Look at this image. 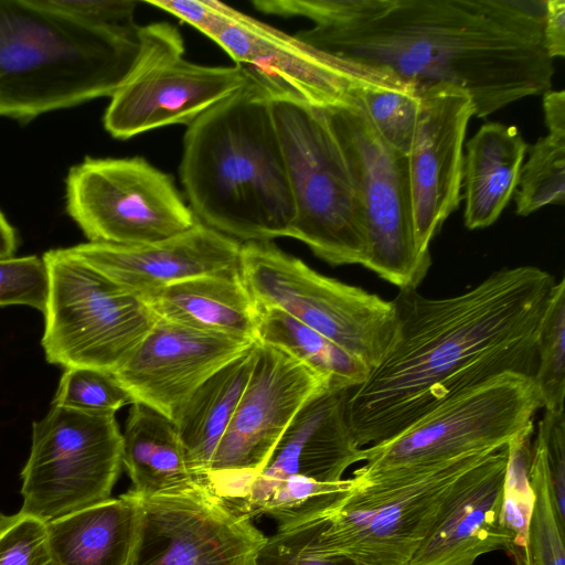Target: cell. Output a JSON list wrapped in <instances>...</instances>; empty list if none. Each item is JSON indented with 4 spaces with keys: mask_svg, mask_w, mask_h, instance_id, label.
I'll list each match as a JSON object with an SVG mask.
<instances>
[{
    "mask_svg": "<svg viewBox=\"0 0 565 565\" xmlns=\"http://www.w3.org/2000/svg\"><path fill=\"white\" fill-rule=\"evenodd\" d=\"M266 14L302 17L295 36L351 66L422 88L450 84L484 118L552 89L543 47L545 0H254Z\"/></svg>",
    "mask_w": 565,
    "mask_h": 565,
    "instance_id": "cell-1",
    "label": "cell"
},
{
    "mask_svg": "<svg viewBox=\"0 0 565 565\" xmlns=\"http://www.w3.org/2000/svg\"><path fill=\"white\" fill-rule=\"evenodd\" d=\"M555 282L526 265L499 269L452 297L399 290L393 339L349 392L355 444L390 440L454 395L502 373L534 376L536 333Z\"/></svg>",
    "mask_w": 565,
    "mask_h": 565,
    "instance_id": "cell-2",
    "label": "cell"
},
{
    "mask_svg": "<svg viewBox=\"0 0 565 565\" xmlns=\"http://www.w3.org/2000/svg\"><path fill=\"white\" fill-rule=\"evenodd\" d=\"M180 174L201 223L243 243L290 236L295 206L270 94L253 77L188 125Z\"/></svg>",
    "mask_w": 565,
    "mask_h": 565,
    "instance_id": "cell-3",
    "label": "cell"
},
{
    "mask_svg": "<svg viewBox=\"0 0 565 565\" xmlns=\"http://www.w3.org/2000/svg\"><path fill=\"white\" fill-rule=\"evenodd\" d=\"M140 29L96 23L47 0H0V117L29 121L111 97L138 60Z\"/></svg>",
    "mask_w": 565,
    "mask_h": 565,
    "instance_id": "cell-4",
    "label": "cell"
},
{
    "mask_svg": "<svg viewBox=\"0 0 565 565\" xmlns=\"http://www.w3.org/2000/svg\"><path fill=\"white\" fill-rule=\"evenodd\" d=\"M542 401L532 375L507 372L454 395L395 437L365 447L356 483L424 473L533 430Z\"/></svg>",
    "mask_w": 565,
    "mask_h": 565,
    "instance_id": "cell-5",
    "label": "cell"
},
{
    "mask_svg": "<svg viewBox=\"0 0 565 565\" xmlns=\"http://www.w3.org/2000/svg\"><path fill=\"white\" fill-rule=\"evenodd\" d=\"M295 206L290 236L332 266L362 265V205L319 108L270 95Z\"/></svg>",
    "mask_w": 565,
    "mask_h": 565,
    "instance_id": "cell-6",
    "label": "cell"
},
{
    "mask_svg": "<svg viewBox=\"0 0 565 565\" xmlns=\"http://www.w3.org/2000/svg\"><path fill=\"white\" fill-rule=\"evenodd\" d=\"M359 90L319 109L362 205L366 232L362 266L399 290L417 289L431 258L422 256L415 245L408 159L379 135Z\"/></svg>",
    "mask_w": 565,
    "mask_h": 565,
    "instance_id": "cell-7",
    "label": "cell"
},
{
    "mask_svg": "<svg viewBox=\"0 0 565 565\" xmlns=\"http://www.w3.org/2000/svg\"><path fill=\"white\" fill-rule=\"evenodd\" d=\"M49 297L42 348L51 364L115 373L150 332L158 316L148 303L76 257L44 253Z\"/></svg>",
    "mask_w": 565,
    "mask_h": 565,
    "instance_id": "cell-8",
    "label": "cell"
},
{
    "mask_svg": "<svg viewBox=\"0 0 565 565\" xmlns=\"http://www.w3.org/2000/svg\"><path fill=\"white\" fill-rule=\"evenodd\" d=\"M493 450L456 458L409 481L354 484L318 518L315 548L360 565H407L465 475Z\"/></svg>",
    "mask_w": 565,
    "mask_h": 565,
    "instance_id": "cell-9",
    "label": "cell"
},
{
    "mask_svg": "<svg viewBox=\"0 0 565 565\" xmlns=\"http://www.w3.org/2000/svg\"><path fill=\"white\" fill-rule=\"evenodd\" d=\"M239 271L258 307L281 309L370 371L393 339L397 320L393 300L324 276L270 241L242 243Z\"/></svg>",
    "mask_w": 565,
    "mask_h": 565,
    "instance_id": "cell-10",
    "label": "cell"
},
{
    "mask_svg": "<svg viewBox=\"0 0 565 565\" xmlns=\"http://www.w3.org/2000/svg\"><path fill=\"white\" fill-rule=\"evenodd\" d=\"M122 468L115 415L52 405L32 424L21 512L45 523L110 498Z\"/></svg>",
    "mask_w": 565,
    "mask_h": 565,
    "instance_id": "cell-11",
    "label": "cell"
},
{
    "mask_svg": "<svg viewBox=\"0 0 565 565\" xmlns=\"http://www.w3.org/2000/svg\"><path fill=\"white\" fill-rule=\"evenodd\" d=\"M66 211L89 242L122 246L164 241L198 222L170 175L140 157L72 167Z\"/></svg>",
    "mask_w": 565,
    "mask_h": 565,
    "instance_id": "cell-12",
    "label": "cell"
},
{
    "mask_svg": "<svg viewBox=\"0 0 565 565\" xmlns=\"http://www.w3.org/2000/svg\"><path fill=\"white\" fill-rule=\"evenodd\" d=\"M138 60L111 95L104 115L105 129L128 139L159 127L190 125L252 79L237 65L206 66L183 57V39L168 22L140 29Z\"/></svg>",
    "mask_w": 565,
    "mask_h": 565,
    "instance_id": "cell-13",
    "label": "cell"
},
{
    "mask_svg": "<svg viewBox=\"0 0 565 565\" xmlns=\"http://www.w3.org/2000/svg\"><path fill=\"white\" fill-rule=\"evenodd\" d=\"M327 390L332 388L321 374L281 349L258 342L248 383L215 451L207 488L227 504L238 499L299 411Z\"/></svg>",
    "mask_w": 565,
    "mask_h": 565,
    "instance_id": "cell-14",
    "label": "cell"
},
{
    "mask_svg": "<svg viewBox=\"0 0 565 565\" xmlns=\"http://www.w3.org/2000/svg\"><path fill=\"white\" fill-rule=\"evenodd\" d=\"M137 498L127 565H255L266 536L209 488Z\"/></svg>",
    "mask_w": 565,
    "mask_h": 565,
    "instance_id": "cell-15",
    "label": "cell"
},
{
    "mask_svg": "<svg viewBox=\"0 0 565 565\" xmlns=\"http://www.w3.org/2000/svg\"><path fill=\"white\" fill-rule=\"evenodd\" d=\"M213 41L270 95L316 108L339 104L364 87H411L324 55L233 8Z\"/></svg>",
    "mask_w": 565,
    "mask_h": 565,
    "instance_id": "cell-16",
    "label": "cell"
},
{
    "mask_svg": "<svg viewBox=\"0 0 565 565\" xmlns=\"http://www.w3.org/2000/svg\"><path fill=\"white\" fill-rule=\"evenodd\" d=\"M417 94L408 173L415 245L422 256L430 257V242L462 200L463 141L475 107L468 93L450 84Z\"/></svg>",
    "mask_w": 565,
    "mask_h": 565,
    "instance_id": "cell-17",
    "label": "cell"
},
{
    "mask_svg": "<svg viewBox=\"0 0 565 565\" xmlns=\"http://www.w3.org/2000/svg\"><path fill=\"white\" fill-rule=\"evenodd\" d=\"M348 390H327L307 403L292 419L244 493L230 507L252 520L264 500L288 478L333 483L345 470L365 460L348 417Z\"/></svg>",
    "mask_w": 565,
    "mask_h": 565,
    "instance_id": "cell-18",
    "label": "cell"
},
{
    "mask_svg": "<svg viewBox=\"0 0 565 565\" xmlns=\"http://www.w3.org/2000/svg\"><path fill=\"white\" fill-rule=\"evenodd\" d=\"M253 342L202 332L159 318L114 375L134 403L173 420L203 382Z\"/></svg>",
    "mask_w": 565,
    "mask_h": 565,
    "instance_id": "cell-19",
    "label": "cell"
},
{
    "mask_svg": "<svg viewBox=\"0 0 565 565\" xmlns=\"http://www.w3.org/2000/svg\"><path fill=\"white\" fill-rule=\"evenodd\" d=\"M242 244L198 221L188 231L152 244L83 243L70 252L143 298L200 276L239 269Z\"/></svg>",
    "mask_w": 565,
    "mask_h": 565,
    "instance_id": "cell-20",
    "label": "cell"
},
{
    "mask_svg": "<svg viewBox=\"0 0 565 565\" xmlns=\"http://www.w3.org/2000/svg\"><path fill=\"white\" fill-rule=\"evenodd\" d=\"M509 445L471 468L407 565H473L483 554L503 550L500 522Z\"/></svg>",
    "mask_w": 565,
    "mask_h": 565,
    "instance_id": "cell-21",
    "label": "cell"
},
{
    "mask_svg": "<svg viewBox=\"0 0 565 565\" xmlns=\"http://www.w3.org/2000/svg\"><path fill=\"white\" fill-rule=\"evenodd\" d=\"M142 299L160 319L206 333L256 341L258 307L239 269L180 281Z\"/></svg>",
    "mask_w": 565,
    "mask_h": 565,
    "instance_id": "cell-22",
    "label": "cell"
},
{
    "mask_svg": "<svg viewBox=\"0 0 565 565\" xmlns=\"http://www.w3.org/2000/svg\"><path fill=\"white\" fill-rule=\"evenodd\" d=\"M529 145L514 126L483 124L466 143L461 195L469 230L493 224L512 199Z\"/></svg>",
    "mask_w": 565,
    "mask_h": 565,
    "instance_id": "cell-23",
    "label": "cell"
},
{
    "mask_svg": "<svg viewBox=\"0 0 565 565\" xmlns=\"http://www.w3.org/2000/svg\"><path fill=\"white\" fill-rule=\"evenodd\" d=\"M257 349L254 341L203 382L172 420L192 472L206 488L215 451L248 383Z\"/></svg>",
    "mask_w": 565,
    "mask_h": 565,
    "instance_id": "cell-24",
    "label": "cell"
},
{
    "mask_svg": "<svg viewBox=\"0 0 565 565\" xmlns=\"http://www.w3.org/2000/svg\"><path fill=\"white\" fill-rule=\"evenodd\" d=\"M139 518V501L128 490L45 523L60 565H127Z\"/></svg>",
    "mask_w": 565,
    "mask_h": 565,
    "instance_id": "cell-25",
    "label": "cell"
},
{
    "mask_svg": "<svg viewBox=\"0 0 565 565\" xmlns=\"http://www.w3.org/2000/svg\"><path fill=\"white\" fill-rule=\"evenodd\" d=\"M121 435L122 467L136 495L172 494L200 484L170 418L134 403Z\"/></svg>",
    "mask_w": 565,
    "mask_h": 565,
    "instance_id": "cell-26",
    "label": "cell"
},
{
    "mask_svg": "<svg viewBox=\"0 0 565 565\" xmlns=\"http://www.w3.org/2000/svg\"><path fill=\"white\" fill-rule=\"evenodd\" d=\"M256 341L298 359L326 377L332 390L350 391L371 372L358 358L279 308L258 307Z\"/></svg>",
    "mask_w": 565,
    "mask_h": 565,
    "instance_id": "cell-27",
    "label": "cell"
},
{
    "mask_svg": "<svg viewBox=\"0 0 565 565\" xmlns=\"http://www.w3.org/2000/svg\"><path fill=\"white\" fill-rule=\"evenodd\" d=\"M546 127L548 134L527 147L529 158L513 194L515 212L521 216L565 200V126Z\"/></svg>",
    "mask_w": 565,
    "mask_h": 565,
    "instance_id": "cell-28",
    "label": "cell"
},
{
    "mask_svg": "<svg viewBox=\"0 0 565 565\" xmlns=\"http://www.w3.org/2000/svg\"><path fill=\"white\" fill-rule=\"evenodd\" d=\"M526 433L509 444V460L500 522L507 537L504 551L514 565H533L529 543L534 493L529 477L530 437Z\"/></svg>",
    "mask_w": 565,
    "mask_h": 565,
    "instance_id": "cell-29",
    "label": "cell"
},
{
    "mask_svg": "<svg viewBox=\"0 0 565 565\" xmlns=\"http://www.w3.org/2000/svg\"><path fill=\"white\" fill-rule=\"evenodd\" d=\"M534 382L545 411H562L565 397V279L555 282L541 318Z\"/></svg>",
    "mask_w": 565,
    "mask_h": 565,
    "instance_id": "cell-30",
    "label": "cell"
},
{
    "mask_svg": "<svg viewBox=\"0 0 565 565\" xmlns=\"http://www.w3.org/2000/svg\"><path fill=\"white\" fill-rule=\"evenodd\" d=\"M529 477L534 493L529 530L532 564L565 565V526L554 508L544 452L535 441L530 449Z\"/></svg>",
    "mask_w": 565,
    "mask_h": 565,
    "instance_id": "cell-31",
    "label": "cell"
},
{
    "mask_svg": "<svg viewBox=\"0 0 565 565\" xmlns=\"http://www.w3.org/2000/svg\"><path fill=\"white\" fill-rule=\"evenodd\" d=\"M358 94L382 139L407 156L417 120V90L413 87H364Z\"/></svg>",
    "mask_w": 565,
    "mask_h": 565,
    "instance_id": "cell-32",
    "label": "cell"
},
{
    "mask_svg": "<svg viewBox=\"0 0 565 565\" xmlns=\"http://www.w3.org/2000/svg\"><path fill=\"white\" fill-rule=\"evenodd\" d=\"M128 404L134 399L113 373L87 367L65 369L52 401V405L98 415H115Z\"/></svg>",
    "mask_w": 565,
    "mask_h": 565,
    "instance_id": "cell-33",
    "label": "cell"
},
{
    "mask_svg": "<svg viewBox=\"0 0 565 565\" xmlns=\"http://www.w3.org/2000/svg\"><path fill=\"white\" fill-rule=\"evenodd\" d=\"M0 565H60L51 551L45 522L21 511L0 514Z\"/></svg>",
    "mask_w": 565,
    "mask_h": 565,
    "instance_id": "cell-34",
    "label": "cell"
},
{
    "mask_svg": "<svg viewBox=\"0 0 565 565\" xmlns=\"http://www.w3.org/2000/svg\"><path fill=\"white\" fill-rule=\"evenodd\" d=\"M319 516L266 536L255 565H360L347 556L315 548L312 537Z\"/></svg>",
    "mask_w": 565,
    "mask_h": 565,
    "instance_id": "cell-35",
    "label": "cell"
},
{
    "mask_svg": "<svg viewBox=\"0 0 565 565\" xmlns=\"http://www.w3.org/2000/svg\"><path fill=\"white\" fill-rule=\"evenodd\" d=\"M49 273L38 256L0 257V307L22 305L45 311Z\"/></svg>",
    "mask_w": 565,
    "mask_h": 565,
    "instance_id": "cell-36",
    "label": "cell"
},
{
    "mask_svg": "<svg viewBox=\"0 0 565 565\" xmlns=\"http://www.w3.org/2000/svg\"><path fill=\"white\" fill-rule=\"evenodd\" d=\"M534 441L544 452L554 508L565 526V409L544 412Z\"/></svg>",
    "mask_w": 565,
    "mask_h": 565,
    "instance_id": "cell-37",
    "label": "cell"
},
{
    "mask_svg": "<svg viewBox=\"0 0 565 565\" xmlns=\"http://www.w3.org/2000/svg\"><path fill=\"white\" fill-rule=\"evenodd\" d=\"M145 2L171 13L212 40L224 28L231 9L227 4L215 0H148Z\"/></svg>",
    "mask_w": 565,
    "mask_h": 565,
    "instance_id": "cell-38",
    "label": "cell"
},
{
    "mask_svg": "<svg viewBox=\"0 0 565 565\" xmlns=\"http://www.w3.org/2000/svg\"><path fill=\"white\" fill-rule=\"evenodd\" d=\"M61 10L113 26L134 28L137 2L130 0H47Z\"/></svg>",
    "mask_w": 565,
    "mask_h": 565,
    "instance_id": "cell-39",
    "label": "cell"
},
{
    "mask_svg": "<svg viewBox=\"0 0 565 565\" xmlns=\"http://www.w3.org/2000/svg\"><path fill=\"white\" fill-rule=\"evenodd\" d=\"M543 47L547 56L565 55V0H545Z\"/></svg>",
    "mask_w": 565,
    "mask_h": 565,
    "instance_id": "cell-40",
    "label": "cell"
},
{
    "mask_svg": "<svg viewBox=\"0 0 565 565\" xmlns=\"http://www.w3.org/2000/svg\"><path fill=\"white\" fill-rule=\"evenodd\" d=\"M17 243L14 228L0 211V257L13 256L17 249Z\"/></svg>",
    "mask_w": 565,
    "mask_h": 565,
    "instance_id": "cell-41",
    "label": "cell"
}]
</instances>
